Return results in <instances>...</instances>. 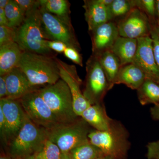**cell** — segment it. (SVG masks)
Wrapping results in <instances>:
<instances>
[{
  "label": "cell",
  "instance_id": "obj_1",
  "mask_svg": "<svg viewBox=\"0 0 159 159\" xmlns=\"http://www.w3.org/2000/svg\"><path fill=\"white\" fill-rule=\"evenodd\" d=\"M17 67L25 74L33 86L54 84L61 79L55 56L24 51Z\"/></svg>",
  "mask_w": 159,
  "mask_h": 159
},
{
  "label": "cell",
  "instance_id": "obj_2",
  "mask_svg": "<svg viewBox=\"0 0 159 159\" xmlns=\"http://www.w3.org/2000/svg\"><path fill=\"white\" fill-rule=\"evenodd\" d=\"M39 6L26 14L24 22L16 29L15 42L24 51L54 56L47 46L48 39L43 29Z\"/></svg>",
  "mask_w": 159,
  "mask_h": 159
},
{
  "label": "cell",
  "instance_id": "obj_3",
  "mask_svg": "<svg viewBox=\"0 0 159 159\" xmlns=\"http://www.w3.org/2000/svg\"><path fill=\"white\" fill-rule=\"evenodd\" d=\"M38 92L60 124L72 123L78 119L74 111L70 91L63 80L40 87Z\"/></svg>",
  "mask_w": 159,
  "mask_h": 159
},
{
  "label": "cell",
  "instance_id": "obj_4",
  "mask_svg": "<svg viewBox=\"0 0 159 159\" xmlns=\"http://www.w3.org/2000/svg\"><path fill=\"white\" fill-rule=\"evenodd\" d=\"M47 139L48 130L34 124L27 116L17 136L8 145L10 155L15 158H28L39 152Z\"/></svg>",
  "mask_w": 159,
  "mask_h": 159
},
{
  "label": "cell",
  "instance_id": "obj_5",
  "mask_svg": "<svg viewBox=\"0 0 159 159\" xmlns=\"http://www.w3.org/2000/svg\"><path fill=\"white\" fill-rule=\"evenodd\" d=\"M88 138L91 143L112 159L124 156L129 147L126 129L121 123L114 120L108 130H91Z\"/></svg>",
  "mask_w": 159,
  "mask_h": 159
},
{
  "label": "cell",
  "instance_id": "obj_6",
  "mask_svg": "<svg viewBox=\"0 0 159 159\" xmlns=\"http://www.w3.org/2000/svg\"><path fill=\"white\" fill-rule=\"evenodd\" d=\"M89 124L83 119H77L68 123L61 124L48 130V139L58 146L62 154L90 142L89 134L91 130Z\"/></svg>",
  "mask_w": 159,
  "mask_h": 159
},
{
  "label": "cell",
  "instance_id": "obj_7",
  "mask_svg": "<svg viewBox=\"0 0 159 159\" xmlns=\"http://www.w3.org/2000/svg\"><path fill=\"white\" fill-rule=\"evenodd\" d=\"M86 70L84 96L91 105L102 104L106 94L110 90L109 84L97 56L91 55L86 63Z\"/></svg>",
  "mask_w": 159,
  "mask_h": 159
},
{
  "label": "cell",
  "instance_id": "obj_8",
  "mask_svg": "<svg viewBox=\"0 0 159 159\" xmlns=\"http://www.w3.org/2000/svg\"><path fill=\"white\" fill-rule=\"evenodd\" d=\"M39 89L29 92L18 100L33 123L47 130H51L61 124L40 95Z\"/></svg>",
  "mask_w": 159,
  "mask_h": 159
},
{
  "label": "cell",
  "instance_id": "obj_9",
  "mask_svg": "<svg viewBox=\"0 0 159 159\" xmlns=\"http://www.w3.org/2000/svg\"><path fill=\"white\" fill-rule=\"evenodd\" d=\"M40 16L44 32L49 40L59 41L67 47L80 51V45L74 32L73 25H69L62 19L50 13L40 6Z\"/></svg>",
  "mask_w": 159,
  "mask_h": 159
},
{
  "label": "cell",
  "instance_id": "obj_10",
  "mask_svg": "<svg viewBox=\"0 0 159 159\" xmlns=\"http://www.w3.org/2000/svg\"><path fill=\"white\" fill-rule=\"evenodd\" d=\"M152 24L145 13L135 7L117 23L119 36L136 39L150 36Z\"/></svg>",
  "mask_w": 159,
  "mask_h": 159
},
{
  "label": "cell",
  "instance_id": "obj_11",
  "mask_svg": "<svg viewBox=\"0 0 159 159\" xmlns=\"http://www.w3.org/2000/svg\"><path fill=\"white\" fill-rule=\"evenodd\" d=\"M56 59L61 79L67 84L70 91L74 112L77 116L80 117L83 112L91 105L80 90L82 80L75 66L68 64L57 57Z\"/></svg>",
  "mask_w": 159,
  "mask_h": 159
},
{
  "label": "cell",
  "instance_id": "obj_12",
  "mask_svg": "<svg viewBox=\"0 0 159 159\" xmlns=\"http://www.w3.org/2000/svg\"><path fill=\"white\" fill-rule=\"evenodd\" d=\"M137 40L138 49L132 63L144 72L146 79L159 84V70L154 54L152 39L148 36Z\"/></svg>",
  "mask_w": 159,
  "mask_h": 159
},
{
  "label": "cell",
  "instance_id": "obj_13",
  "mask_svg": "<svg viewBox=\"0 0 159 159\" xmlns=\"http://www.w3.org/2000/svg\"><path fill=\"white\" fill-rule=\"evenodd\" d=\"M89 32L92 43V54L97 56L106 51H111L119 36L117 23L111 21Z\"/></svg>",
  "mask_w": 159,
  "mask_h": 159
},
{
  "label": "cell",
  "instance_id": "obj_14",
  "mask_svg": "<svg viewBox=\"0 0 159 159\" xmlns=\"http://www.w3.org/2000/svg\"><path fill=\"white\" fill-rule=\"evenodd\" d=\"M0 108L2 111L9 127L10 143L22 127L27 116L19 100L8 98L0 99Z\"/></svg>",
  "mask_w": 159,
  "mask_h": 159
},
{
  "label": "cell",
  "instance_id": "obj_15",
  "mask_svg": "<svg viewBox=\"0 0 159 159\" xmlns=\"http://www.w3.org/2000/svg\"><path fill=\"white\" fill-rule=\"evenodd\" d=\"M4 76L8 90L7 98L9 99L18 100L29 92L40 88L31 85L25 74L18 67Z\"/></svg>",
  "mask_w": 159,
  "mask_h": 159
},
{
  "label": "cell",
  "instance_id": "obj_16",
  "mask_svg": "<svg viewBox=\"0 0 159 159\" xmlns=\"http://www.w3.org/2000/svg\"><path fill=\"white\" fill-rule=\"evenodd\" d=\"M83 7L85 10L84 16L89 31L110 21L107 7L100 0H84Z\"/></svg>",
  "mask_w": 159,
  "mask_h": 159
},
{
  "label": "cell",
  "instance_id": "obj_17",
  "mask_svg": "<svg viewBox=\"0 0 159 159\" xmlns=\"http://www.w3.org/2000/svg\"><path fill=\"white\" fill-rule=\"evenodd\" d=\"M24 52L16 42L0 47V76L17 67Z\"/></svg>",
  "mask_w": 159,
  "mask_h": 159
},
{
  "label": "cell",
  "instance_id": "obj_18",
  "mask_svg": "<svg viewBox=\"0 0 159 159\" xmlns=\"http://www.w3.org/2000/svg\"><path fill=\"white\" fill-rule=\"evenodd\" d=\"M80 117L95 130L98 131L108 130L113 121L107 116L102 104L90 106Z\"/></svg>",
  "mask_w": 159,
  "mask_h": 159
},
{
  "label": "cell",
  "instance_id": "obj_19",
  "mask_svg": "<svg viewBox=\"0 0 159 159\" xmlns=\"http://www.w3.org/2000/svg\"><path fill=\"white\" fill-rule=\"evenodd\" d=\"M146 79L144 72L133 63L122 66L115 81V84H124L134 90H138Z\"/></svg>",
  "mask_w": 159,
  "mask_h": 159
},
{
  "label": "cell",
  "instance_id": "obj_20",
  "mask_svg": "<svg viewBox=\"0 0 159 159\" xmlns=\"http://www.w3.org/2000/svg\"><path fill=\"white\" fill-rule=\"evenodd\" d=\"M138 40L119 36L111 51L119 58L121 66L132 63L138 49Z\"/></svg>",
  "mask_w": 159,
  "mask_h": 159
},
{
  "label": "cell",
  "instance_id": "obj_21",
  "mask_svg": "<svg viewBox=\"0 0 159 159\" xmlns=\"http://www.w3.org/2000/svg\"><path fill=\"white\" fill-rule=\"evenodd\" d=\"M97 57L108 80L110 90L115 84L117 75L122 67L121 62L119 58L111 51L103 52Z\"/></svg>",
  "mask_w": 159,
  "mask_h": 159
},
{
  "label": "cell",
  "instance_id": "obj_22",
  "mask_svg": "<svg viewBox=\"0 0 159 159\" xmlns=\"http://www.w3.org/2000/svg\"><path fill=\"white\" fill-rule=\"evenodd\" d=\"M40 6L47 11L62 19L69 25L71 23L70 3L67 0H39Z\"/></svg>",
  "mask_w": 159,
  "mask_h": 159
},
{
  "label": "cell",
  "instance_id": "obj_23",
  "mask_svg": "<svg viewBox=\"0 0 159 159\" xmlns=\"http://www.w3.org/2000/svg\"><path fill=\"white\" fill-rule=\"evenodd\" d=\"M138 98L141 104L145 105L149 103L155 105L159 103V84L146 79L138 90Z\"/></svg>",
  "mask_w": 159,
  "mask_h": 159
},
{
  "label": "cell",
  "instance_id": "obj_24",
  "mask_svg": "<svg viewBox=\"0 0 159 159\" xmlns=\"http://www.w3.org/2000/svg\"><path fill=\"white\" fill-rule=\"evenodd\" d=\"M72 159H97L104 155L90 142L76 147L70 152Z\"/></svg>",
  "mask_w": 159,
  "mask_h": 159
},
{
  "label": "cell",
  "instance_id": "obj_25",
  "mask_svg": "<svg viewBox=\"0 0 159 159\" xmlns=\"http://www.w3.org/2000/svg\"><path fill=\"white\" fill-rule=\"evenodd\" d=\"M9 27L17 29L24 22L26 14L15 0H9L5 9Z\"/></svg>",
  "mask_w": 159,
  "mask_h": 159
},
{
  "label": "cell",
  "instance_id": "obj_26",
  "mask_svg": "<svg viewBox=\"0 0 159 159\" xmlns=\"http://www.w3.org/2000/svg\"><path fill=\"white\" fill-rule=\"evenodd\" d=\"M132 8L130 0H113L107 7L110 21H113L114 19L118 18L121 20L128 14Z\"/></svg>",
  "mask_w": 159,
  "mask_h": 159
},
{
  "label": "cell",
  "instance_id": "obj_27",
  "mask_svg": "<svg viewBox=\"0 0 159 159\" xmlns=\"http://www.w3.org/2000/svg\"><path fill=\"white\" fill-rule=\"evenodd\" d=\"M62 155L58 146L48 139L43 148L35 153L34 159H61Z\"/></svg>",
  "mask_w": 159,
  "mask_h": 159
},
{
  "label": "cell",
  "instance_id": "obj_28",
  "mask_svg": "<svg viewBox=\"0 0 159 159\" xmlns=\"http://www.w3.org/2000/svg\"><path fill=\"white\" fill-rule=\"evenodd\" d=\"M133 8H138L145 13L152 23L157 14L156 1L154 0H130Z\"/></svg>",
  "mask_w": 159,
  "mask_h": 159
},
{
  "label": "cell",
  "instance_id": "obj_29",
  "mask_svg": "<svg viewBox=\"0 0 159 159\" xmlns=\"http://www.w3.org/2000/svg\"><path fill=\"white\" fill-rule=\"evenodd\" d=\"M16 29L9 26H0V47L15 42Z\"/></svg>",
  "mask_w": 159,
  "mask_h": 159
},
{
  "label": "cell",
  "instance_id": "obj_30",
  "mask_svg": "<svg viewBox=\"0 0 159 159\" xmlns=\"http://www.w3.org/2000/svg\"><path fill=\"white\" fill-rule=\"evenodd\" d=\"M150 36L152 39L154 54L159 70V32L157 27V23L152 24Z\"/></svg>",
  "mask_w": 159,
  "mask_h": 159
},
{
  "label": "cell",
  "instance_id": "obj_31",
  "mask_svg": "<svg viewBox=\"0 0 159 159\" xmlns=\"http://www.w3.org/2000/svg\"><path fill=\"white\" fill-rule=\"evenodd\" d=\"M0 131L2 140L6 145H9L10 142L9 127L2 109L0 108Z\"/></svg>",
  "mask_w": 159,
  "mask_h": 159
},
{
  "label": "cell",
  "instance_id": "obj_32",
  "mask_svg": "<svg viewBox=\"0 0 159 159\" xmlns=\"http://www.w3.org/2000/svg\"><path fill=\"white\" fill-rule=\"evenodd\" d=\"M63 53L65 57L70 60L74 63L80 66H83V57L80 51L72 47H67Z\"/></svg>",
  "mask_w": 159,
  "mask_h": 159
},
{
  "label": "cell",
  "instance_id": "obj_33",
  "mask_svg": "<svg viewBox=\"0 0 159 159\" xmlns=\"http://www.w3.org/2000/svg\"><path fill=\"white\" fill-rule=\"evenodd\" d=\"M25 14L31 12L40 6L39 0H15Z\"/></svg>",
  "mask_w": 159,
  "mask_h": 159
},
{
  "label": "cell",
  "instance_id": "obj_34",
  "mask_svg": "<svg viewBox=\"0 0 159 159\" xmlns=\"http://www.w3.org/2000/svg\"><path fill=\"white\" fill-rule=\"evenodd\" d=\"M147 157L149 159H159V140L147 145Z\"/></svg>",
  "mask_w": 159,
  "mask_h": 159
},
{
  "label": "cell",
  "instance_id": "obj_35",
  "mask_svg": "<svg viewBox=\"0 0 159 159\" xmlns=\"http://www.w3.org/2000/svg\"><path fill=\"white\" fill-rule=\"evenodd\" d=\"M47 46L50 50L58 53H64L67 46L66 44L59 41L49 40L47 42Z\"/></svg>",
  "mask_w": 159,
  "mask_h": 159
},
{
  "label": "cell",
  "instance_id": "obj_36",
  "mask_svg": "<svg viewBox=\"0 0 159 159\" xmlns=\"http://www.w3.org/2000/svg\"><path fill=\"white\" fill-rule=\"evenodd\" d=\"M8 90L5 76H0V99L7 98Z\"/></svg>",
  "mask_w": 159,
  "mask_h": 159
},
{
  "label": "cell",
  "instance_id": "obj_37",
  "mask_svg": "<svg viewBox=\"0 0 159 159\" xmlns=\"http://www.w3.org/2000/svg\"><path fill=\"white\" fill-rule=\"evenodd\" d=\"M0 26H9L5 9H0Z\"/></svg>",
  "mask_w": 159,
  "mask_h": 159
},
{
  "label": "cell",
  "instance_id": "obj_38",
  "mask_svg": "<svg viewBox=\"0 0 159 159\" xmlns=\"http://www.w3.org/2000/svg\"><path fill=\"white\" fill-rule=\"evenodd\" d=\"M151 114L154 119L159 120V103L151 108Z\"/></svg>",
  "mask_w": 159,
  "mask_h": 159
},
{
  "label": "cell",
  "instance_id": "obj_39",
  "mask_svg": "<svg viewBox=\"0 0 159 159\" xmlns=\"http://www.w3.org/2000/svg\"><path fill=\"white\" fill-rule=\"evenodd\" d=\"M9 2V0H1L0 1V9H5Z\"/></svg>",
  "mask_w": 159,
  "mask_h": 159
},
{
  "label": "cell",
  "instance_id": "obj_40",
  "mask_svg": "<svg viewBox=\"0 0 159 159\" xmlns=\"http://www.w3.org/2000/svg\"><path fill=\"white\" fill-rule=\"evenodd\" d=\"M101 2L104 4L105 6L108 7L112 2L113 0H100Z\"/></svg>",
  "mask_w": 159,
  "mask_h": 159
},
{
  "label": "cell",
  "instance_id": "obj_41",
  "mask_svg": "<svg viewBox=\"0 0 159 159\" xmlns=\"http://www.w3.org/2000/svg\"><path fill=\"white\" fill-rule=\"evenodd\" d=\"M0 159H19L15 158L11 156L10 155H1Z\"/></svg>",
  "mask_w": 159,
  "mask_h": 159
},
{
  "label": "cell",
  "instance_id": "obj_42",
  "mask_svg": "<svg viewBox=\"0 0 159 159\" xmlns=\"http://www.w3.org/2000/svg\"><path fill=\"white\" fill-rule=\"evenodd\" d=\"M61 159H72L70 153L62 154V157Z\"/></svg>",
  "mask_w": 159,
  "mask_h": 159
},
{
  "label": "cell",
  "instance_id": "obj_43",
  "mask_svg": "<svg viewBox=\"0 0 159 159\" xmlns=\"http://www.w3.org/2000/svg\"><path fill=\"white\" fill-rule=\"evenodd\" d=\"M156 1L157 14L158 16V20H159V0H157Z\"/></svg>",
  "mask_w": 159,
  "mask_h": 159
},
{
  "label": "cell",
  "instance_id": "obj_44",
  "mask_svg": "<svg viewBox=\"0 0 159 159\" xmlns=\"http://www.w3.org/2000/svg\"><path fill=\"white\" fill-rule=\"evenodd\" d=\"M97 159H112L111 158L109 157L106 156L104 155L103 156L100 157L98 158Z\"/></svg>",
  "mask_w": 159,
  "mask_h": 159
},
{
  "label": "cell",
  "instance_id": "obj_45",
  "mask_svg": "<svg viewBox=\"0 0 159 159\" xmlns=\"http://www.w3.org/2000/svg\"><path fill=\"white\" fill-rule=\"evenodd\" d=\"M35 154L29 157L28 158L26 159H34V157H35Z\"/></svg>",
  "mask_w": 159,
  "mask_h": 159
},
{
  "label": "cell",
  "instance_id": "obj_46",
  "mask_svg": "<svg viewBox=\"0 0 159 159\" xmlns=\"http://www.w3.org/2000/svg\"><path fill=\"white\" fill-rule=\"evenodd\" d=\"M157 27L158 30L159 32V20H157Z\"/></svg>",
  "mask_w": 159,
  "mask_h": 159
}]
</instances>
